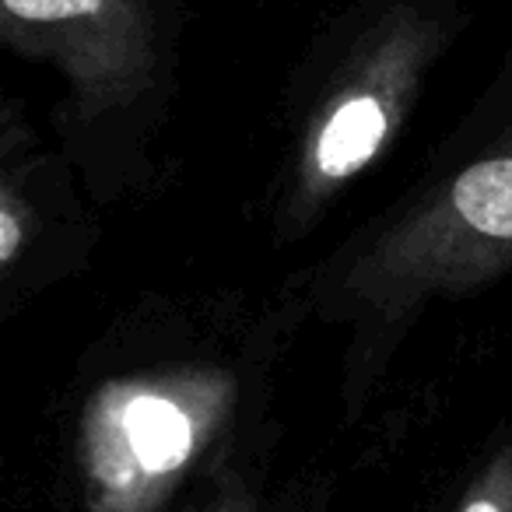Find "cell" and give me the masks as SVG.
Returning a JSON list of instances; mask_svg holds the SVG:
<instances>
[{"instance_id": "5b68a950", "label": "cell", "mask_w": 512, "mask_h": 512, "mask_svg": "<svg viewBox=\"0 0 512 512\" xmlns=\"http://www.w3.org/2000/svg\"><path fill=\"white\" fill-rule=\"evenodd\" d=\"M109 0H4V11L18 22L46 25V22H78L92 18L106 8Z\"/></svg>"}, {"instance_id": "52a82bcc", "label": "cell", "mask_w": 512, "mask_h": 512, "mask_svg": "<svg viewBox=\"0 0 512 512\" xmlns=\"http://www.w3.org/2000/svg\"><path fill=\"white\" fill-rule=\"evenodd\" d=\"M207 512H264V509L256 502H249L246 495H239V491H232V495H221Z\"/></svg>"}, {"instance_id": "8992f818", "label": "cell", "mask_w": 512, "mask_h": 512, "mask_svg": "<svg viewBox=\"0 0 512 512\" xmlns=\"http://www.w3.org/2000/svg\"><path fill=\"white\" fill-rule=\"evenodd\" d=\"M25 228H22V214H18V204L11 193H4V207H0V260L11 264L22 249Z\"/></svg>"}, {"instance_id": "6da1fadb", "label": "cell", "mask_w": 512, "mask_h": 512, "mask_svg": "<svg viewBox=\"0 0 512 512\" xmlns=\"http://www.w3.org/2000/svg\"><path fill=\"white\" fill-rule=\"evenodd\" d=\"M228 414L221 376L109 383L81 421V488L88 512H162Z\"/></svg>"}, {"instance_id": "3957f363", "label": "cell", "mask_w": 512, "mask_h": 512, "mask_svg": "<svg viewBox=\"0 0 512 512\" xmlns=\"http://www.w3.org/2000/svg\"><path fill=\"white\" fill-rule=\"evenodd\" d=\"M453 218L488 239H512V158H488L463 172L449 190Z\"/></svg>"}, {"instance_id": "7a4b0ae2", "label": "cell", "mask_w": 512, "mask_h": 512, "mask_svg": "<svg viewBox=\"0 0 512 512\" xmlns=\"http://www.w3.org/2000/svg\"><path fill=\"white\" fill-rule=\"evenodd\" d=\"M390 130V106L379 95H351L320 130L313 165L323 179H344L372 162Z\"/></svg>"}, {"instance_id": "277c9868", "label": "cell", "mask_w": 512, "mask_h": 512, "mask_svg": "<svg viewBox=\"0 0 512 512\" xmlns=\"http://www.w3.org/2000/svg\"><path fill=\"white\" fill-rule=\"evenodd\" d=\"M456 512H512V453L498 456L474 481Z\"/></svg>"}]
</instances>
